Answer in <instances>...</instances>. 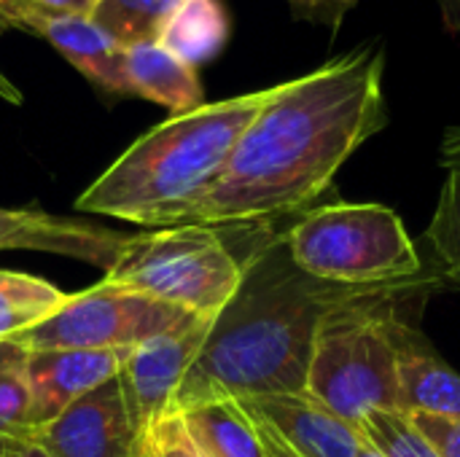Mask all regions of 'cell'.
I'll list each match as a JSON object with an SVG mask.
<instances>
[{
	"instance_id": "cell-1",
	"label": "cell",
	"mask_w": 460,
	"mask_h": 457,
	"mask_svg": "<svg viewBox=\"0 0 460 457\" xmlns=\"http://www.w3.org/2000/svg\"><path fill=\"white\" fill-rule=\"evenodd\" d=\"M377 43L272 86L189 224L251 226L313 210L342 164L388 124Z\"/></svg>"
},
{
	"instance_id": "cell-2",
	"label": "cell",
	"mask_w": 460,
	"mask_h": 457,
	"mask_svg": "<svg viewBox=\"0 0 460 457\" xmlns=\"http://www.w3.org/2000/svg\"><path fill=\"white\" fill-rule=\"evenodd\" d=\"M431 283H439L434 272L404 286L326 283L294 264L283 234L267 237L243 259V280L213 318L172 412L210 401L302 393L318 326L332 307L361 296H415Z\"/></svg>"
},
{
	"instance_id": "cell-3",
	"label": "cell",
	"mask_w": 460,
	"mask_h": 457,
	"mask_svg": "<svg viewBox=\"0 0 460 457\" xmlns=\"http://www.w3.org/2000/svg\"><path fill=\"white\" fill-rule=\"evenodd\" d=\"M270 94L272 89H261L170 116L137 137L75 207L148 229L189 224Z\"/></svg>"
},
{
	"instance_id": "cell-4",
	"label": "cell",
	"mask_w": 460,
	"mask_h": 457,
	"mask_svg": "<svg viewBox=\"0 0 460 457\" xmlns=\"http://www.w3.org/2000/svg\"><path fill=\"white\" fill-rule=\"evenodd\" d=\"M404 294L361 296L332 307L315 334L307 393L348 423L399 412V302Z\"/></svg>"
},
{
	"instance_id": "cell-5",
	"label": "cell",
	"mask_w": 460,
	"mask_h": 457,
	"mask_svg": "<svg viewBox=\"0 0 460 457\" xmlns=\"http://www.w3.org/2000/svg\"><path fill=\"white\" fill-rule=\"evenodd\" d=\"M294 264L337 286H404L426 277L423 259L396 210L332 202L302 213L286 232Z\"/></svg>"
},
{
	"instance_id": "cell-6",
	"label": "cell",
	"mask_w": 460,
	"mask_h": 457,
	"mask_svg": "<svg viewBox=\"0 0 460 457\" xmlns=\"http://www.w3.org/2000/svg\"><path fill=\"white\" fill-rule=\"evenodd\" d=\"M105 280L189 315L216 318L243 280V259L218 226L183 224L129 234Z\"/></svg>"
},
{
	"instance_id": "cell-7",
	"label": "cell",
	"mask_w": 460,
	"mask_h": 457,
	"mask_svg": "<svg viewBox=\"0 0 460 457\" xmlns=\"http://www.w3.org/2000/svg\"><path fill=\"white\" fill-rule=\"evenodd\" d=\"M191 315L111 280L65 296L40 323L11 337L27 353L35 350H135L146 339L189 321ZM199 318V315H197Z\"/></svg>"
},
{
	"instance_id": "cell-8",
	"label": "cell",
	"mask_w": 460,
	"mask_h": 457,
	"mask_svg": "<svg viewBox=\"0 0 460 457\" xmlns=\"http://www.w3.org/2000/svg\"><path fill=\"white\" fill-rule=\"evenodd\" d=\"M210 326H213V318L191 315L189 321L146 339L127 356L119 372V385H121L132 426L146 442L154 434V428L167 415H172L175 396L191 364L197 361L210 334Z\"/></svg>"
},
{
	"instance_id": "cell-9",
	"label": "cell",
	"mask_w": 460,
	"mask_h": 457,
	"mask_svg": "<svg viewBox=\"0 0 460 457\" xmlns=\"http://www.w3.org/2000/svg\"><path fill=\"white\" fill-rule=\"evenodd\" d=\"M30 439L51 457H143L148 444L132 426L119 377L30 431Z\"/></svg>"
},
{
	"instance_id": "cell-10",
	"label": "cell",
	"mask_w": 460,
	"mask_h": 457,
	"mask_svg": "<svg viewBox=\"0 0 460 457\" xmlns=\"http://www.w3.org/2000/svg\"><path fill=\"white\" fill-rule=\"evenodd\" d=\"M132 350H35L27 356L30 431L51 423L94 388L119 377Z\"/></svg>"
},
{
	"instance_id": "cell-11",
	"label": "cell",
	"mask_w": 460,
	"mask_h": 457,
	"mask_svg": "<svg viewBox=\"0 0 460 457\" xmlns=\"http://www.w3.org/2000/svg\"><path fill=\"white\" fill-rule=\"evenodd\" d=\"M237 404L270 426L299 457H356L364 442L358 426L332 412L307 391L240 399Z\"/></svg>"
},
{
	"instance_id": "cell-12",
	"label": "cell",
	"mask_w": 460,
	"mask_h": 457,
	"mask_svg": "<svg viewBox=\"0 0 460 457\" xmlns=\"http://www.w3.org/2000/svg\"><path fill=\"white\" fill-rule=\"evenodd\" d=\"M129 234L43 210L0 207V250H43L111 269Z\"/></svg>"
},
{
	"instance_id": "cell-13",
	"label": "cell",
	"mask_w": 460,
	"mask_h": 457,
	"mask_svg": "<svg viewBox=\"0 0 460 457\" xmlns=\"http://www.w3.org/2000/svg\"><path fill=\"white\" fill-rule=\"evenodd\" d=\"M399 412L434 415L460 423V374L404 321L396 331Z\"/></svg>"
},
{
	"instance_id": "cell-14",
	"label": "cell",
	"mask_w": 460,
	"mask_h": 457,
	"mask_svg": "<svg viewBox=\"0 0 460 457\" xmlns=\"http://www.w3.org/2000/svg\"><path fill=\"white\" fill-rule=\"evenodd\" d=\"M24 32L49 40L92 86L105 94H127L119 46L92 16H40L30 19Z\"/></svg>"
},
{
	"instance_id": "cell-15",
	"label": "cell",
	"mask_w": 460,
	"mask_h": 457,
	"mask_svg": "<svg viewBox=\"0 0 460 457\" xmlns=\"http://www.w3.org/2000/svg\"><path fill=\"white\" fill-rule=\"evenodd\" d=\"M121 73L127 94L151 100L170 110V116L189 113L205 105V92L197 67L178 59L159 40L124 46Z\"/></svg>"
},
{
	"instance_id": "cell-16",
	"label": "cell",
	"mask_w": 460,
	"mask_h": 457,
	"mask_svg": "<svg viewBox=\"0 0 460 457\" xmlns=\"http://www.w3.org/2000/svg\"><path fill=\"white\" fill-rule=\"evenodd\" d=\"M229 32L232 19L221 0H181L162 27L159 43L178 59L199 67L224 51Z\"/></svg>"
},
{
	"instance_id": "cell-17",
	"label": "cell",
	"mask_w": 460,
	"mask_h": 457,
	"mask_svg": "<svg viewBox=\"0 0 460 457\" xmlns=\"http://www.w3.org/2000/svg\"><path fill=\"white\" fill-rule=\"evenodd\" d=\"M178 415L205 457H267L251 417L237 401H210Z\"/></svg>"
},
{
	"instance_id": "cell-18",
	"label": "cell",
	"mask_w": 460,
	"mask_h": 457,
	"mask_svg": "<svg viewBox=\"0 0 460 457\" xmlns=\"http://www.w3.org/2000/svg\"><path fill=\"white\" fill-rule=\"evenodd\" d=\"M181 0H97L92 19L119 43L159 40V32Z\"/></svg>"
},
{
	"instance_id": "cell-19",
	"label": "cell",
	"mask_w": 460,
	"mask_h": 457,
	"mask_svg": "<svg viewBox=\"0 0 460 457\" xmlns=\"http://www.w3.org/2000/svg\"><path fill=\"white\" fill-rule=\"evenodd\" d=\"M426 242L434 256V275L460 291V167L447 170Z\"/></svg>"
},
{
	"instance_id": "cell-20",
	"label": "cell",
	"mask_w": 460,
	"mask_h": 457,
	"mask_svg": "<svg viewBox=\"0 0 460 457\" xmlns=\"http://www.w3.org/2000/svg\"><path fill=\"white\" fill-rule=\"evenodd\" d=\"M27 356L16 342H0V450L30 436Z\"/></svg>"
},
{
	"instance_id": "cell-21",
	"label": "cell",
	"mask_w": 460,
	"mask_h": 457,
	"mask_svg": "<svg viewBox=\"0 0 460 457\" xmlns=\"http://www.w3.org/2000/svg\"><path fill=\"white\" fill-rule=\"evenodd\" d=\"M62 302L65 294L57 291L51 283L32 275L0 269V315H24L32 323H40Z\"/></svg>"
},
{
	"instance_id": "cell-22",
	"label": "cell",
	"mask_w": 460,
	"mask_h": 457,
	"mask_svg": "<svg viewBox=\"0 0 460 457\" xmlns=\"http://www.w3.org/2000/svg\"><path fill=\"white\" fill-rule=\"evenodd\" d=\"M356 426L385 457H439L402 412H369Z\"/></svg>"
},
{
	"instance_id": "cell-23",
	"label": "cell",
	"mask_w": 460,
	"mask_h": 457,
	"mask_svg": "<svg viewBox=\"0 0 460 457\" xmlns=\"http://www.w3.org/2000/svg\"><path fill=\"white\" fill-rule=\"evenodd\" d=\"M97 0H0V30H22L40 16H92Z\"/></svg>"
},
{
	"instance_id": "cell-24",
	"label": "cell",
	"mask_w": 460,
	"mask_h": 457,
	"mask_svg": "<svg viewBox=\"0 0 460 457\" xmlns=\"http://www.w3.org/2000/svg\"><path fill=\"white\" fill-rule=\"evenodd\" d=\"M148 439L156 447L159 457H205L197 450V444L191 442V436H189V431H186V426H183L178 412L167 415L154 428V434Z\"/></svg>"
},
{
	"instance_id": "cell-25",
	"label": "cell",
	"mask_w": 460,
	"mask_h": 457,
	"mask_svg": "<svg viewBox=\"0 0 460 457\" xmlns=\"http://www.w3.org/2000/svg\"><path fill=\"white\" fill-rule=\"evenodd\" d=\"M407 420L423 434V439L439 453V457H460V423L420 412L407 415Z\"/></svg>"
},
{
	"instance_id": "cell-26",
	"label": "cell",
	"mask_w": 460,
	"mask_h": 457,
	"mask_svg": "<svg viewBox=\"0 0 460 457\" xmlns=\"http://www.w3.org/2000/svg\"><path fill=\"white\" fill-rule=\"evenodd\" d=\"M288 5L299 19L337 27L345 19V13L358 5V0H288Z\"/></svg>"
},
{
	"instance_id": "cell-27",
	"label": "cell",
	"mask_w": 460,
	"mask_h": 457,
	"mask_svg": "<svg viewBox=\"0 0 460 457\" xmlns=\"http://www.w3.org/2000/svg\"><path fill=\"white\" fill-rule=\"evenodd\" d=\"M243 409V407H240ZM248 415V412H245ZM251 417V415H248ZM251 423H253V428H256V434H259V439H261V447H264V455L267 457H299L270 426H264L261 420H256V417H251Z\"/></svg>"
},
{
	"instance_id": "cell-28",
	"label": "cell",
	"mask_w": 460,
	"mask_h": 457,
	"mask_svg": "<svg viewBox=\"0 0 460 457\" xmlns=\"http://www.w3.org/2000/svg\"><path fill=\"white\" fill-rule=\"evenodd\" d=\"M0 457H51L40 444H35L30 436H24V439H16V442H11L8 447H3L0 450Z\"/></svg>"
},
{
	"instance_id": "cell-29",
	"label": "cell",
	"mask_w": 460,
	"mask_h": 457,
	"mask_svg": "<svg viewBox=\"0 0 460 457\" xmlns=\"http://www.w3.org/2000/svg\"><path fill=\"white\" fill-rule=\"evenodd\" d=\"M442 164L450 167H460V127H453L445 132L442 140Z\"/></svg>"
},
{
	"instance_id": "cell-30",
	"label": "cell",
	"mask_w": 460,
	"mask_h": 457,
	"mask_svg": "<svg viewBox=\"0 0 460 457\" xmlns=\"http://www.w3.org/2000/svg\"><path fill=\"white\" fill-rule=\"evenodd\" d=\"M0 100H5V102H11V105H19L22 102V92L0 73Z\"/></svg>"
},
{
	"instance_id": "cell-31",
	"label": "cell",
	"mask_w": 460,
	"mask_h": 457,
	"mask_svg": "<svg viewBox=\"0 0 460 457\" xmlns=\"http://www.w3.org/2000/svg\"><path fill=\"white\" fill-rule=\"evenodd\" d=\"M356 457H385L367 436H364V442H361V447H358V453H356Z\"/></svg>"
},
{
	"instance_id": "cell-32",
	"label": "cell",
	"mask_w": 460,
	"mask_h": 457,
	"mask_svg": "<svg viewBox=\"0 0 460 457\" xmlns=\"http://www.w3.org/2000/svg\"><path fill=\"white\" fill-rule=\"evenodd\" d=\"M143 457H159V453H156V447L151 444V439H148V444H146V453H143Z\"/></svg>"
},
{
	"instance_id": "cell-33",
	"label": "cell",
	"mask_w": 460,
	"mask_h": 457,
	"mask_svg": "<svg viewBox=\"0 0 460 457\" xmlns=\"http://www.w3.org/2000/svg\"><path fill=\"white\" fill-rule=\"evenodd\" d=\"M447 3H456V5H460V0H447Z\"/></svg>"
}]
</instances>
